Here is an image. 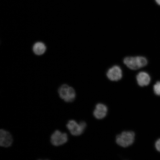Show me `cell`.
<instances>
[{"mask_svg":"<svg viewBox=\"0 0 160 160\" xmlns=\"http://www.w3.org/2000/svg\"><path fill=\"white\" fill-rule=\"evenodd\" d=\"M123 63L129 69L137 70L145 67L148 64V60L142 56L128 57L125 58Z\"/></svg>","mask_w":160,"mask_h":160,"instance_id":"cell-1","label":"cell"},{"mask_svg":"<svg viewBox=\"0 0 160 160\" xmlns=\"http://www.w3.org/2000/svg\"><path fill=\"white\" fill-rule=\"evenodd\" d=\"M58 93L60 98L67 103H71L74 101L76 93L74 89L67 84H63L59 88Z\"/></svg>","mask_w":160,"mask_h":160,"instance_id":"cell-2","label":"cell"},{"mask_svg":"<svg viewBox=\"0 0 160 160\" xmlns=\"http://www.w3.org/2000/svg\"><path fill=\"white\" fill-rule=\"evenodd\" d=\"M135 139V133L132 131L123 132L116 137L117 144L123 148L129 147L133 143Z\"/></svg>","mask_w":160,"mask_h":160,"instance_id":"cell-3","label":"cell"},{"mask_svg":"<svg viewBox=\"0 0 160 160\" xmlns=\"http://www.w3.org/2000/svg\"><path fill=\"white\" fill-rule=\"evenodd\" d=\"M67 127L72 135L77 137L83 133L87 127V123L84 121L78 123L75 120H71L68 122Z\"/></svg>","mask_w":160,"mask_h":160,"instance_id":"cell-4","label":"cell"},{"mask_svg":"<svg viewBox=\"0 0 160 160\" xmlns=\"http://www.w3.org/2000/svg\"><path fill=\"white\" fill-rule=\"evenodd\" d=\"M68 140L67 133L62 132L59 130H56L51 137V142L52 145L55 147L65 144Z\"/></svg>","mask_w":160,"mask_h":160,"instance_id":"cell-5","label":"cell"},{"mask_svg":"<svg viewBox=\"0 0 160 160\" xmlns=\"http://www.w3.org/2000/svg\"><path fill=\"white\" fill-rule=\"evenodd\" d=\"M107 77L110 81H118L122 77V71L119 66L115 65L110 68L107 71Z\"/></svg>","mask_w":160,"mask_h":160,"instance_id":"cell-6","label":"cell"},{"mask_svg":"<svg viewBox=\"0 0 160 160\" xmlns=\"http://www.w3.org/2000/svg\"><path fill=\"white\" fill-rule=\"evenodd\" d=\"M13 139L9 132L3 129L0 130V146L4 148H8L12 145Z\"/></svg>","mask_w":160,"mask_h":160,"instance_id":"cell-7","label":"cell"},{"mask_svg":"<svg viewBox=\"0 0 160 160\" xmlns=\"http://www.w3.org/2000/svg\"><path fill=\"white\" fill-rule=\"evenodd\" d=\"M107 106L102 103H98L96 105L93 114L96 119H102L107 116L108 113Z\"/></svg>","mask_w":160,"mask_h":160,"instance_id":"cell-8","label":"cell"},{"mask_svg":"<svg viewBox=\"0 0 160 160\" xmlns=\"http://www.w3.org/2000/svg\"><path fill=\"white\" fill-rule=\"evenodd\" d=\"M138 84L140 87H143L149 85L151 81V78L147 72H140L137 76Z\"/></svg>","mask_w":160,"mask_h":160,"instance_id":"cell-9","label":"cell"},{"mask_svg":"<svg viewBox=\"0 0 160 160\" xmlns=\"http://www.w3.org/2000/svg\"><path fill=\"white\" fill-rule=\"evenodd\" d=\"M47 47L44 43L41 42H38L34 44L33 47V53L36 55H42L45 52Z\"/></svg>","mask_w":160,"mask_h":160,"instance_id":"cell-10","label":"cell"},{"mask_svg":"<svg viewBox=\"0 0 160 160\" xmlns=\"http://www.w3.org/2000/svg\"><path fill=\"white\" fill-rule=\"evenodd\" d=\"M153 91L156 95L160 96V81L157 82L153 86Z\"/></svg>","mask_w":160,"mask_h":160,"instance_id":"cell-11","label":"cell"},{"mask_svg":"<svg viewBox=\"0 0 160 160\" xmlns=\"http://www.w3.org/2000/svg\"><path fill=\"white\" fill-rule=\"evenodd\" d=\"M155 148L158 151L160 152V139L158 140L155 143Z\"/></svg>","mask_w":160,"mask_h":160,"instance_id":"cell-12","label":"cell"},{"mask_svg":"<svg viewBox=\"0 0 160 160\" xmlns=\"http://www.w3.org/2000/svg\"><path fill=\"white\" fill-rule=\"evenodd\" d=\"M156 3L160 6V0H155Z\"/></svg>","mask_w":160,"mask_h":160,"instance_id":"cell-13","label":"cell"}]
</instances>
